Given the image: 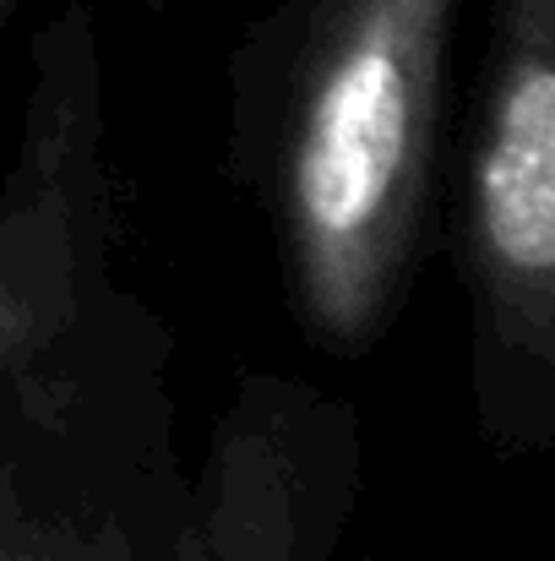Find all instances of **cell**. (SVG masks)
<instances>
[{"instance_id":"1","label":"cell","mask_w":555,"mask_h":561,"mask_svg":"<svg viewBox=\"0 0 555 561\" xmlns=\"http://www.w3.org/2000/svg\"><path fill=\"white\" fill-rule=\"evenodd\" d=\"M452 0H327L284 126V240L327 344L381 328L430 191Z\"/></svg>"},{"instance_id":"2","label":"cell","mask_w":555,"mask_h":561,"mask_svg":"<svg viewBox=\"0 0 555 561\" xmlns=\"http://www.w3.org/2000/svg\"><path fill=\"white\" fill-rule=\"evenodd\" d=\"M469 262L496 333L545 360L555 328V0H496L469 170Z\"/></svg>"},{"instance_id":"3","label":"cell","mask_w":555,"mask_h":561,"mask_svg":"<svg viewBox=\"0 0 555 561\" xmlns=\"http://www.w3.org/2000/svg\"><path fill=\"white\" fill-rule=\"evenodd\" d=\"M66 207H71V142L66 121L44 137L38 164L22 170L11 213L0 218V371L27 366L49 333V311L66 300Z\"/></svg>"},{"instance_id":"4","label":"cell","mask_w":555,"mask_h":561,"mask_svg":"<svg viewBox=\"0 0 555 561\" xmlns=\"http://www.w3.org/2000/svg\"><path fill=\"white\" fill-rule=\"evenodd\" d=\"M0 561H38V557H27V551H16V546H5V540H0Z\"/></svg>"},{"instance_id":"5","label":"cell","mask_w":555,"mask_h":561,"mask_svg":"<svg viewBox=\"0 0 555 561\" xmlns=\"http://www.w3.org/2000/svg\"><path fill=\"white\" fill-rule=\"evenodd\" d=\"M5 5H11V0H0V16H5Z\"/></svg>"}]
</instances>
